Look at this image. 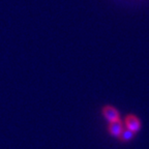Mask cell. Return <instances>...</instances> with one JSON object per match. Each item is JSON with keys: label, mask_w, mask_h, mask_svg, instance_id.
I'll return each mask as SVG.
<instances>
[{"label": "cell", "mask_w": 149, "mask_h": 149, "mask_svg": "<svg viewBox=\"0 0 149 149\" xmlns=\"http://www.w3.org/2000/svg\"><path fill=\"white\" fill-rule=\"evenodd\" d=\"M122 122H123L124 128L132 132L133 134H137L140 130V128H141V121L135 115H128V116H126Z\"/></svg>", "instance_id": "2"}, {"label": "cell", "mask_w": 149, "mask_h": 149, "mask_svg": "<svg viewBox=\"0 0 149 149\" xmlns=\"http://www.w3.org/2000/svg\"><path fill=\"white\" fill-rule=\"evenodd\" d=\"M102 117L105 118V120L109 123H113V122H118L121 121L120 119V113L116 108L112 107V106H106L104 107L102 111Z\"/></svg>", "instance_id": "1"}, {"label": "cell", "mask_w": 149, "mask_h": 149, "mask_svg": "<svg viewBox=\"0 0 149 149\" xmlns=\"http://www.w3.org/2000/svg\"><path fill=\"white\" fill-rule=\"evenodd\" d=\"M108 130H109V134L112 137L119 138L124 130L123 122H122V121H118V122L109 123V125H108Z\"/></svg>", "instance_id": "3"}, {"label": "cell", "mask_w": 149, "mask_h": 149, "mask_svg": "<svg viewBox=\"0 0 149 149\" xmlns=\"http://www.w3.org/2000/svg\"><path fill=\"white\" fill-rule=\"evenodd\" d=\"M134 135H135V134H133L132 132H130V130H127L124 128L123 133L121 134V136L119 137V139H121L122 141H124V142H127V141H130V140L133 139Z\"/></svg>", "instance_id": "4"}]
</instances>
